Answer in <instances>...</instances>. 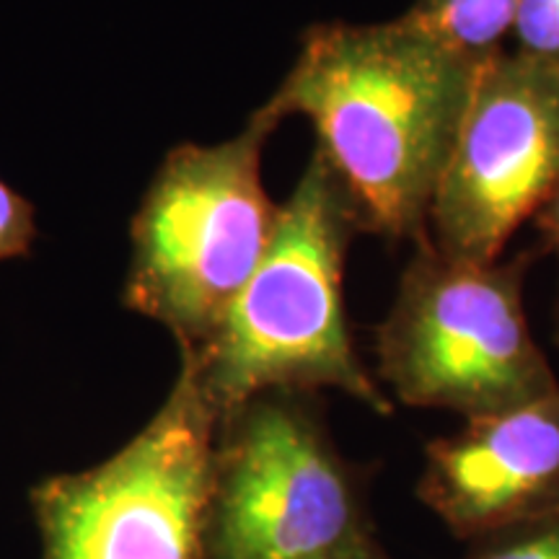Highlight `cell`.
Masks as SVG:
<instances>
[{"mask_svg": "<svg viewBox=\"0 0 559 559\" xmlns=\"http://www.w3.org/2000/svg\"><path fill=\"white\" fill-rule=\"evenodd\" d=\"M534 228L542 236L544 249L559 260V185L549 192V198L542 202V207L534 213Z\"/></svg>", "mask_w": 559, "mask_h": 559, "instance_id": "4fadbf2b", "label": "cell"}, {"mask_svg": "<svg viewBox=\"0 0 559 559\" xmlns=\"http://www.w3.org/2000/svg\"><path fill=\"white\" fill-rule=\"evenodd\" d=\"M534 257L469 262L438 251L428 236L415 243L376 326L379 379L396 400L474 419L559 389L523 306Z\"/></svg>", "mask_w": 559, "mask_h": 559, "instance_id": "277c9868", "label": "cell"}, {"mask_svg": "<svg viewBox=\"0 0 559 559\" xmlns=\"http://www.w3.org/2000/svg\"><path fill=\"white\" fill-rule=\"evenodd\" d=\"M417 498L469 542L559 513V389L430 440Z\"/></svg>", "mask_w": 559, "mask_h": 559, "instance_id": "ba28073f", "label": "cell"}, {"mask_svg": "<svg viewBox=\"0 0 559 559\" xmlns=\"http://www.w3.org/2000/svg\"><path fill=\"white\" fill-rule=\"evenodd\" d=\"M515 11L519 0H415L404 16L443 45L481 62L506 50Z\"/></svg>", "mask_w": 559, "mask_h": 559, "instance_id": "9c48e42d", "label": "cell"}, {"mask_svg": "<svg viewBox=\"0 0 559 559\" xmlns=\"http://www.w3.org/2000/svg\"><path fill=\"white\" fill-rule=\"evenodd\" d=\"M510 50L559 70V0H519Z\"/></svg>", "mask_w": 559, "mask_h": 559, "instance_id": "8fae6325", "label": "cell"}, {"mask_svg": "<svg viewBox=\"0 0 559 559\" xmlns=\"http://www.w3.org/2000/svg\"><path fill=\"white\" fill-rule=\"evenodd\" d=\"M555 340L559 345V296H557V304H555Z\"/></svg>", "mask_w": 559, "mask_h": 559, "instance_id": "9a60e30c", "label": "cell"}, {"mask_svg": "<svg viewBox=\"0 0 559 559\" xmlns=\"http://www.w3.org/2000/svg\"><path fill=\"white\" fill-rule=\"evenodd\" d=\"M368 542L366 485L313 394L270 391L221 417L202 559H330Z\"/></svg>", "mask_w": 559, "mask_h": 559, "instance_id": "5b68a950", "label": "cell"}, {"mask_svg": "<svg viewBox=\"0 0 559 559\" xmlns=\"http://www.w3.org/2000/svg\"><path fill=\"white\" fill-rule=\"evenodd\" d=\"M330 559H391V557L379 547V542H368V544H362V547H358V549L342 551V555H334Z\"/></svg>", "mask_w": 559, "mask_h": 559, "instance_id": "5bb4252c", "label": "cell"}, {"mask_svg": "<svg viewBox=\"0 0 559 559\" xmlns=\"http://www.w3.org/2000/svg\"><path fill=\"white\" fill-rule=\"evenodd\" d=\"M557 185L559 70L506 47L479 66L428 241L456 260H500Z\"/></svg>", "mask_w": 559, "mask_h": 559, "instance_id": "52a82bcc", "label": "cell"}, {"mask_svg": "<svg viewBox=\"0 0 559 559\" xmlns=\"http://www.w3.org/2000/svg\"><path fill=\"white\" fill-rule=\"evenodd\" d=\"M485 62V60H481ZM481 62L409 16L381 24H317L260 111L304 117L317 151L347 192L362 234L428 236V215Z\"/></svg>", "mask_w": 559, "mask_h": 559, "instance_id": "6da1fadb", "label": "cell"}, {"mask_svg": "<svg viewBox=\"0 0 559 559\" xmlns=\"http://www.w3.org/2000/svg\"><path fill=\"white\" fill-rule=\"evenodd\" d=\"M218 412L190 360L115 456L32 492L39 559H202Z\"/></svg>", "mask_w": 559, "mask_h": 559, "instance_id": "8992f818", "label": "cell"}, {"mask_svg": "<svg viewBox=\"0 0 559 559\" xmlns=\"http://www.w3.org/2000/svg\"><path fill=\"white\" fill-rule=\"evenodd\" d=\"M277 122L251 111L239 135L179 145L132 218L124 306L198 349L270 247L280 205L262 185V151Z\"/></svg>", "mask_w": 559, "mask_h": 559, "instance_id": "3957f363", "label": "cell"}, {"mask_svg": "<svg viewBox=\"0 0 559 559\" xmlns=\"http://www.w3.org/2000/svg\"><path fill=\"white\" fill-rule=\"evenodd\" d=\"M37 239L34 207L0 179V260L24 257Z\"/></svg>", "mask_w": 559, "mask_h": 559, "instance_id": "7c38bea8", "label": "cell"}, {"mask_svg": "<svg viewBox=\"0 0 559 559\" xmlns=\"http://www.w3.org/2000/svg\"><path fill=\"white\" fill-rule=\"evenodd\" d=\"M358 234L353 202L313 151L226 317L198 349H181L218 419L270 391L319 389L394 415V402L360 360L345 311L347 251Z\"/></svg>", "mask_w": 559, "mask_h": 559, "instance_id": "7a4b0ae2", "label": "cell"}, {"mask_svg": "<svg viewBox=\"0 0 559 559\" xmlns=\"http://www.w3.org/2000/svg\"><path fill=\"white\" fill-rule=\"evenodd\" d=\"M464 559H559V513L481 534Z\"/></svg>", "mask_w": 559, "mask_h": 559, "instance_id": "30bf717a", "label": "cell"}]
</instances>
